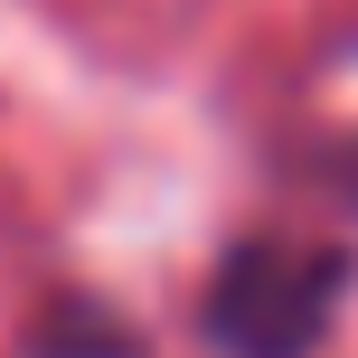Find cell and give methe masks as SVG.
Instances as JSON below:
<instances>
[{"instance_id":"6da1fadb","label":"cell","mask_w":358,"mask_h":358,"mask_svg":"<svg viewBox=\"0 0 358 358\" xmlns=\"http://www.w3.org/2000/svg\"><path fill=\"white\" fill-rule=\"evenodd\" d=\"M349 302V245L302 227H255L208 264L198 340L217 358H311Z\"/></svg>"},{"instance_id":"7a4b0ae2","label":"cell","mask_w":358,"mask_h":358,"mask_svg":"<svg viewBox=\"0 0 358 358\" xmlns=\"http://www.w3.org/2000/svg\"><path fill=\"white\" fill-rule=\"evenodd\" d=\"M311 170H321V189L340 198V208H358V132H340V142L311 151Z\"/></svg>"}]
</instances>
